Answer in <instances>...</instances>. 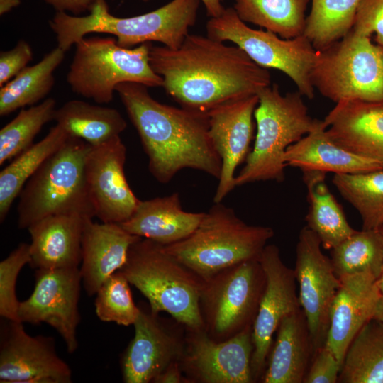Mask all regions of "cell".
Returning <instances> with one entry per match:
<instances>
[{
    "instance_id": "cell-1",
    "label": "cell",
    "mask_w": 383,
    "mask_h": 383,
    "mask_svg": "<svg viewBox=\"0 0 383 383\" xmlns=\"http://www.w3.org/2000/svg\"><path fill=\"white\" fill-rule=\"evenodd\" d=\"M149 60L167 94L181 107L196 111L257 95L271 84L267 69L241 48L207 35L189 33L176 49L152 45Z\"/></svg>"
},
{
    "instance_id": "cell-2",
    "label": "cell",
    "mask_w": 383,
    "mask_h": 383,
    "mask_svg": "<svg viewBox=\"0 0 383 383\" xmlns=\"http://www.w3.org/2000/svg\"><path fill=\"white\" fill-rule=\"evenodd\" d=\"M116 91L139 135L149 170L159 182H169L185 168L219 179L222 162L209 137L207 112L161 104L139 83L119 84Z\"/></svg>"
},
{
    "instance_id": "cell-3",
    "label": "cell",
    "mask_w": 383,
    "mask_h": 383,
    "mask_svg": "<svg viewBox=\"0 0 383 383\" xmlns=\"http://www.w3.org/2000/svg\"><path fill=\"white\" fill-rule=\"evenodd\" d=\"M200 1L172 0L152 11L120 18L110 13L105 0H98L87 16L57 11L49 23L57 47L65 52L91 33L112 35L120 46L126 48L155 41L176 49L195 24Z\"/></svg>"
},
{
    "instance_id": "cell-4",
    "label": "cell",
    "mask_w": 383,
    "mask_h": 383,
    "mask_svg": "<svg viewBox=\"0 0 383 383\" xmlns=\"http://www.w3.org/2000/svg\"><path fill=\"white\" fill-rule=\"evenodd\" d=\"M118 271L147 299L153 313L166 312L186 328H204L200 309L204 280L162 245L140 238Z\"/></svg>"
},
{
    "instance_id": "cell-5",
    "label": "cell",
    "mask_w": 383,
    "mask_h": 383,
    "mask_svg": "<svg viewBox=\"0 0 383 383\" xmlns=\"http://www.w3.org/2000/svg\"><path fill=\"white\" fill-rule=\"evenodd\" d=\"M254 111L257 133L253 149L235 176V187L260 181L283 182L287 148L319 126L297 90L282 95L277 84L260 90Z\"/></svg>"
},
{
    "instance_id": "cell-6",
    "label": "cell",
    "mask_w": 383,
    "mask_h": 383,
    "mask_svg": "<svg viewBox=\"0 0 383 383\" xmlns=\"http://www.w3.org/2000/svg\"><path fill=\"white\" fill-rule=\"evenodd\" d=\"M273 235L272 228L248 225L231 208L214 203L189 236L162 248L205 281L233 265L258 258Z\"/></svg>"
},
{
    "instance_id": "cell-7",
    "label": "cell",
    "mask_w": 383,
    "mask_h": 383,
    "mask_svg": "<svg viewBox=\"0 0 383 383\" xmlns=\"http://www.w3.org/2000/svg\"><path fill=\"white\" fill-rule=\"evenodd\" d=\"M89 148L84 140L70 137L28 180L18 196L20 228L52 215L95 217L84 173Z\"/></svg>"
},
{
    "instance_id": "cell-8",
    "label": "cell",
    "mask_w": 383,
    "mask_h": 383,
    "mask_svg": "<svg viewBox=\"0 0 383 383\" xmlns=\"http://www.w3.org/2000/svg\"><path fill=\"white\" fill-rule=\"evenodd\" d=\"M151 45L126 48L114 38L84 37L75 44L67 82L75 94L98 104L111 101L116 87L123 82L162 87V77L150 64Z\"/></svg>"
},
{
    "instance_id": "cell-9",
    "label": "cell",
    "mask_w": 383,
    "mask_h": 383,
    "mask_svg": "<svg viewBox=\"0 0 383 383\" xmlns=\"http://www.w3.org/2000/svg\"><path fill=\"white\" fill-rule=\"evenodd\" d=\"M317 51L310 78L323 96L335 104L383 102V45L351 30Z\"/></svg>"
},
{
    "instance_id": "cell-10",
    "label": "cell",
    "mask_w": 383,
    "mask_h": 383,
    "mask_svg": "<svg viewBox=\"0 0 383 383\" xmlns=\"http://www.w3.org/2000/svg\"><path fill=\"white\" fill-rule=\"evenodd\" d=\"M206 28L210 38L233 43L259 66L284 72L303 96L314 97L310 75L318 51L304 35L284 39L270 30L252 28L233 7L225 8L219 16L210 18Z\"/></svg>"
},
{
    "instance_id": "cell-11",
    "label": "cell",
    "mask_w": 383,
    "mask_h": 383,
    "mask_svg": "<svg viewBox=\"0 0 383 383\" xmlns=\"http://www.w3.org/2000/svg\"><path fill=\"white\" fill-rule=\"evenodd\" d=\"M258 258L233 265L204 281L200 309L204 329L213 340H228L252 326L265 284Z\"/></svg>"
},
{
    "instance_id": "cell-12",
    "label": "cell",
    "mask_w": 383,
    "mask_h": 383,
    "mask_svg": "<svg viewBox=\"0 0 383 383\" xmlns=\"http://www.w3.org/2000/svg\"><path fill=\"white\" fill-rule=\"evenodd\" d=\"M252 326L231 338L217 341L204 328H186L185 347L179 361L189 383H251Z\"/></svg>"
},
{
    "instance_id": "cell-13",
    "label": "cell",
    "mask_w": 383,
    "mask_h": 383,
    "mask_svg": "<svg viewBox=\"0 0 383 383\" xmlns=\"http://www.w3.org/2000/svg\"><path fill=\"white\" fill-rule=\"evenodd\" d=\"M294 274L299 287V301L305 315L313 354L325 345L330 313L340 286L331 258L321 251V240L306 226L299 235Z\"/></svg>"
},
{
    "instance_id": "cell-14",
    "label": "cell",
    "mask_w": 383,
    "mask_h": 383,
    "mask_svg": "<svg viewBox=\"0 0 383 383\" xmlns=\"http://www.w3.org/2000/svg\"><path fill=\"white\" fill-rule=\"evenodd\" d=\"M35 279L32 294L19 303V321L50 325L63 339L67 352L73 353L79 345L78 303L82 282L79 268L38 269Z\"/></svg>"
},
{
    "instance_id": "cell-15",
    "label": "cell",
    "mask_w": 383,
    "mask_h": 383,
    "mask_svg": "<svg viewBox=\"0 0 383 383\" xmlns=\"http://www.w3.org/2000/svg\"><path fill=\"white\" fill-rule=\"evenodd\" d=\"M139 307L134 337L121 358L126 383L153 382L171 363L179 361L185 347L183 325L162 318L150 306Z\"/></svg>"
},
{
    "instance_id": "cell-16",
    "label": "cell",
    "mask_w": 383,
    "mask_h": 383,
    "mask_svg": "<svg viewBox=\"0 0 383 383\" xmlns=\"http://www.w3.org/2000/svg\"><path fill=\"white\" fill-rule=\"evenodd\" d=\"M258 260L265 284L252 324L251 369L254 380L265 372L272 337L281 321L301 309L296 294L294 271L282 261L279 248L274 245H267Z\"/></svg>"
},
{
    "instance_id": "cell-17",
    "label": "cell",
    "mask_w": 383,
    "mask_h": 383,
    "mask_svg": "<svg viewBox=\"0 0 383 383\" xmlns=\"http://www.w3.org/2000/svg\"><path fill=\"white\" fill-rule=\"evenodd\" d=\"M4 320L1 327L0 382H72L71 369L57 355L53 338L31 336L22 322Z\"/></svg>"
},
{
    "instance_id": "cell-18",
    "label": "cell",
    "mask_w": 383,
    "mask_h": 383,
    "mask_svg": "<svg viewBox=\"0 0 383 383\" xmlns=\"http://www.w3.org/2000/svg\"><path fill=\"white\" fill-rule=\"evenodd\" d=\"M126 148L120 136L102 144L91 145L87 154L84 173L95 217L104 223H121L128 220L139 200L124 173Z\"/></svg>"
},
{
    "instance_id": "cell-19",
    "label": "cell",
    "mask_w": 383,
    "mask_h": 383,
    "mask_svg": "<svg viewBox=\"0 0 383 383\" xmlns=\"http://www.w3.org/2000/svg\"><path fill=\"white\" fill-rule=\"evenodd\" d=\"M258 100L257 95H252L207 111L209 137L222 162L214 203H221L235 187V171L250 152L254 129L252 117Z\"/></svg>"
},
{
    "instance_id": "cell-20",
    "label": "cell",
    "mask_w": 383,
    "mask_h": 383,
    "mask_svg": "<svg viewBox=\"0 0 383 383\" xmlns=\"http://www.w3.org/2000/svg\"><path fill=\"white\" fill-rule=\"evenodd\" d=\"M330 313L325 346L341 365L346 351L357 333L373 318L382 294L377 277L370 272L345 275Z\"/></svg>"
},
{
    "instance_id": "cell-21",
    "label": "cell",
    "mask_w": 383,
    "mask_h": 383,
    "mask_svg": "<svg viewBox=\"0 0 383 383\" xmlns=\"http://www.w3.org/2000/svg\"><path fill=\"white\" fill-rule=\"evenodd\" d=\"M323 122L333 142L383 167V102L341 101Z\"/></svg>"
},
{
    "instance_id": "cell-22",
    "label": "cell",
    "mask_w": 383,
    "mask_h": 383,
    "mask_svg": "<svg viewBox=\"0 0 383 383\" xmlns=\"http://www.w3.org/2000/svg\"><path fill=\"white\" fill-rule=\"evenodd\" d=\"M140 238L119 223H98L84 218L79 270L89 296L95 295L105 280L124 265L129 248Z\"/></svg>"
},
{
    "instance_id": "cell-23",
    "label": "cell",
    "mask_w": 383,
    "mask_h": 383,
    "mask_svg": "<svg viewBox=\"0 0 383 383\" xmlns=\"http://www.w3.org/2000/svg\"><path fill=\"white\" fill-rule=\"evenodd\" d=\"M84 218L52 215L30 225L27 228L31 239L29 265L36 270L78 267Z\"/></svg>"
},
{
    "instance_id": "cell-24",
    "label": "cell",
    "mask_w": 383,
    "mask_h": 383,
    "mask_svg": "<svg viewBox=\"0 0 383 383\" xmlns=\"http://www.w3.org/2000/svg\"><path fill=\"white\" fill-rule=\"evenodd\" d=\"M204 215V213L184 211L179 194L173 193L164 197L140 200L132 216L119 224L132 235L167 245L189 236Z\"/></svg>"
},
{
    "instance_id": "cell-25",
    "label": "cell",
    "mask_w": 383,
    "mask_h": 383,
    "mask_svg": "<svg viewBox=\"0 0 383 383\" xmlns=\"http://www.w3.org/2000/svg\"><path fill=\"white\" fill-rule=\"evenodd\" d=\"M323 122L286 150V165L302 172L317 171L334 174L367 172L383 167L376 161L348 151L333 142L326 134Z\"/></svg>"
},
{
    "instance_id": "cell-26",
    "label": "cell",
    "mask_w": 383,
    "mask_h": 383,
    "mask_svg": "<svg viewBox=\"0 0 383 383\" xmlns=\"http://www.w3.org/2000/svg\"><path fill=\"white\" fill-rule=\"evenodd\" d=\"M311 354L309 328L301 309L281 321L274 344L268 355L262 382H303Z\"/></svg>"
},
{
    "instance_id": "cell-27",
    "label": "cell",
    "mask_w": 383,
    "mask_h": 383,
    "mask_svg": "<svg viewBox=\"0 0 383 383\" xmlns=\"http://www.w3.org/2000/svg\"><path fill=\"white\" fill-rule=\"evenodd\" d=\"M302 172L309 205L306 226L316 234L324 249L332 250L356 231L348 223L342 206L328 189L326 173Z\"/></svg>"
},
{
    "instance_id": "cell-28",
    "label": "cell",
    "mask_w": 383,
    "mask_h": 383,
    "mask_svg": "<svg viewBox=\"0 0 383 383\" xmlns=\"http://www.w3.org/2000/svg\"><path fill=\"white\" fill-rule=\"evenodd\" d=\"M54 121L69 136L82 139L91 145L120 136L127 126L116 109L80 100L69 101L57 109Z\"/></svg>"
},
{
    "instance_id": "cell-29",
    "label": "cell",
    "mask_w": 383,
    "mask_h": 383,
    "mask_svg": "<svg viewBox=\"0 0 383 383\" xmlns=\"http://www.w3.org/2000/svg\"><path fill=\"white\" fill-rule=\"evenodd\" d=\"M65 51L57 46L38 63L27 66L0 88V116L33 106L45 98L55 84L54 72L65 57Z\"/></svg>"
},
{
    "instance_id": "cell-30",
    "label": "cell",
    "mask_w": 383,
    "mask_h": 383,
    "mask_svg": "<svg viewBox=\"0 0 383 383\" xmlns=\"http://www.w3.org/2000/svg\"><path fill=\"white\" fill-rule=\"evenodd\" d=\"M59 126L52 127L37 143L15 157L0 172V221L7 216L11 206L28 180L42 164L70 138Z\"/></svg>"
},
{
    "instance_id": "cell-31",
    "label": "cell",
    "mask_w": 383,
    "mask_h": 383,
    "mask_svg": "<svg viewBox=\"0 0 383 383\" xmlns=\"http://www.w3.org/2000/svg\"><path fill=\"white\" fill-rule=\"evenodd\" d=\"M338 382L383 383V321L372 318L357 333L345 355Z\"/></svg>"
},
{
    "instance_id": "cell-32",
    "label": "cell",
    "mask_w": 383,
    "mask_h": 383,
    "mask_svg": "<svg viewBox=\"0 0 383 383\" xmlns=\"http://www.w3.org/2000/svg\"><path fill=\"white\" fill-rule=\"evenodd\" d=\"M309 0H235L233 9L245 23L284 39L303 35Z\"/></svg>"
},
{
    "instance_id": "cell-33",
    "label": "cell",
    "mask_w": 383,
    "mask_h": 383,
    "mask_svg": "<svg viewBox=\"0 0 383 383\" xmlns=\"http://www.w3.org/2000/svg\"><path fill=\"white\" fill-rule=\"evenodd\" d=\"M332 182L359 213L362 230H379L383 226V169L334 174Z\"/></svg>"
},
{
    "instance_id": "cell-34",
    "label": "cell",
    "mask_w": 383,
    "mask_h": 383,
    "mask_svg": "<svg viewBox=\"0 0 383 383\" xmlns=\"http://www.w3.org/2000/svg\"><path fill=\"white\" fill-rule=\"evenodd\" d=\"M311 1L303 35L316 50H321L353 29L360 0Z\"/></svg>"
},
{
    "instance_id": "cell-35",
    "label": "cell",
    "mask_w": 383,
    "mask_h": 383,
    "mask_svg": "<svg viewBox=\"0 0 383 383\" xmlns=\"http://www.w3.org/2000/svg\"><path fill=\"white\" fill-rule=\"evenodd\" d=\"M331 250V260L338 278L370 272L377 279L383 267V233L379 230L356 231Z\"/></svg>"
},
{
    "instance_id": "cell-36",
    "label": "cell",
    "mask_w": 383,
    "mask_h": 383,
    "mask_svg": "<svg viewBox=\"0 0 383 383\" xmlns=\"http://www.w3.org/2000/svg\"><path fill=\"white\" fill-rule=\"evenodd\" d=\"M56 101L48 98L38 105L23 109L0 131V165L16 157L33 145L45 124L54 120Z\"/></svg>"
},
{
    "instance_id": "cell-37",
    "label": "cell",
    "mask_w": 383,
    "mask_h": 383,
    "mask_svg": "<svg viewBox=\"0 0 383 383\" xmlns=\"http://www.w3.org/2000/svg\"><path fill=\"white\" fill-rule=\"evenodd\" d=\"M129 284L120 271L111 274L101 284L94 301L95 311L101 321L124 326L135 323L140 307L133 301Z\"/></svg>"
},
{
    "instance_id": "cell-38",
    "label": "cell",
    "mask_w": 383,
    "mask_h": 383,
    "mask_svg": "<svg viewBox=\"0 0 383 383\" xmlns=\"http://www.w3.org/2000/svg\"><path fill=\"white\" fill-rule=\"evenodd\" d=\"M30 262V244L21 243L0 262V316L4 319L19 321L16 283L21 270Z\"/></svg>"
},
{
    "instance_id": "cell-39",
    "label": "cell",
    "mask_w": 383,
    "mask_h": 383,
    "mask_svg": "<svg viewBox=\"0 0 383 383\" xmlns=\"http://www.w3.org/2000/svg\"><path fill=\"white\" fill-rule=\"evenodd\" d=\"M352 30L383 45V0H360Z\"/></svg>"
},
{
    "instance_id": "cell-40",
    "label": "cell",
    "mask_w": 383,
    "mask_h": 383,
    "mask_svg": "<svg viewBox=\"0 0 383 383\" xmlns=\"http://www.w3.org/2000/svg\"><path fill=\"white\" fill-rule=\"evenodd\" d=\"M341 365L334 354L325 345L314 354L312 364L304 377V383H335Z\"/></svg>"
},
{
    "instance_id": "cell-41",
    "label": "cell",
    "mask_w": 383,
    "mask_h": 383,
    "mask_svg": "<svg viewBox=\"0 0 383 383\" xmlns=\"http://www.w3.org/2000/svg\"><path fill=\"white\" fill-rule=\"evenodd\" d=\"M33 59L30 45L20 40L12 49L0 53V87L15 77Z\"/></svg>"
},
{
    "instance_id": "cell-42",
    "label": "cell",
    "mask_w": 383,
    "mask_h": 383,
    "mask_svg": "<svg viewBox=\"0 0 383 383\" xmlns=\"http://www.w3.org/2000/svg\"><path fill=\"white\" fill-rule=\"evenodd\" d=\"M54 7L57 11L72 12L79 14L84 11H90L98 0H43Z\"/></svg>"
},
{
    "instance_id": "cell-43",
    "label": "cell",
    "mask_w": 383,
    "mask_h": 383,
    "mask_svg": "<svg viewBox=\"0 0 383 383\" xmlns=\"http://www.w3.org/2000/svg\"><path fill=\"white\" fill-rule=\"evenodd\" d=\"M155 383H189L179 361L171 363L155 380Z\"/></svg>"
},
{
    "instance_id": "cell-44",
    "label": "cell",
    "mask_w": 383,
    "mask_h": 383,
    "mask_svg": "<svg viewBox=\"0 0 383 383\" xmlns=\"http://www.w3.org/2000/svg\"><path fill=\"white\" fill-rule=\"evenodd\" d=\"M148 1L149 0H143ZM222 0H201L204 4L206 13L210 17L219 16L224 11L225 8L221 4Z\"/></svg>"
},
{
    "instance_id": "cell-45",
    "label": "cell",
    "mask_w": 383,
    "mask_h": 383,
    "mask_svg": "<svg viewBox=\"0 0 383 383\" xmlns=\"http://www.w3.org/2000/svg\"><path fill=\"white\" fill-rule=\"evenodd\" d=\"M20 4L21 0H0V14H5Z\"/></svg>"
},
{
    "instance_id": "cell-46",
    "label": "cell",
    "mask_w": 383,
    "mask_h": 383,
    "mask_svg": "<svg viewBox=\"0 0 383 383\" xmlns=\"http://www.w3.org/2000/svg\"><path fill=\"white\" fill-rule=\"evenodd\" d=\"M373 318L383 321V295L379 299Z\"/></svg>"
},
{
    "instance_id": "cell-47",
    "label": "cell",
    "mask_w": 383,
    "mask_h": 383,
    "mask_svg": "<svg viewBox=\"0 0 383 383\" xmlns=\"http://www.w3.org/2000/svg\"><path fill=\"white\" fill-rule=\"evenodd\" d=\"M377 284L380 293L383 295V267L378 278L377 279Z\"/></svg>"
},
{
    "instance_id": "cell-48",
    "label": "cell",
    "mask_w": 383,
    "mask_h": 383,
    "mask_svg": "<svg viewBox=\"0 0 383 383\" xmlns=\"http://www.w3.org/2000/svg\"><path fill=\"white\" fill-rule=\"evenodd\" d=\"M379 231H380L383 233V226L381 227V228Z\"/></svg>"
}]
</instances>
